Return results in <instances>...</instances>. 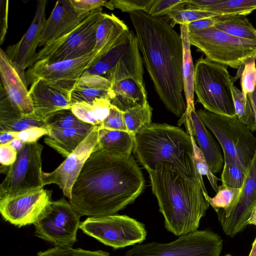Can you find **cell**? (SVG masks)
I'll return each instance as SVG.
<instances>
[{
    "label": "cell",
    "instance_id": "cell-1",
    "mask_svg": "<svg viewBox=\"0 0 256 256\" xmlns=\"http://www.w3.org/2000/svg\"><path fill=\"white\" fill-rule=\"evenodd\" d=\"M144 183L132 156L118 155L96 146L72 186L69 202L80 216L115 214L136 200Z\"/></svg>",
    "mask_w": 256,
    "mask_h": 256
},
{
    "label": "cell",
    "instance_id": "cell-2",
    "mask_svg": "<svg viewBox=\"0 0 256 256\" xmlns=\"http://www.w3.org/2000/svg\"><path fill=\"white\" fill-rule=\"evenodd\" d=\"M140 51L155 90L166 108L177 116L186 113L182 38L163 16L143 11L130 13Z\"/></svg>",
    "mask_w": 256,
    "mask_h": 256
},
{
    "label": "cell",
    "instance_id": "cell-3",
    "mask_svg": "<svg viewBox=\"0 0 256 256\" xmlns=\"http://www.w3.org/2000/svg\"><path fill=\"white\" fill-rule=\"evenodd\" d=\"M147 172L166 229L178 236L197 230L210 206L198 178H188L161 162Z\"/></svg>",
    "mask_w": 256,
    "mask_h": 256
},
{
    "label": "cell",
    "instance_id": "cell-4",
    "mask_svg": "<svg viewBox=\"0 0 256 256\" xmlns=\"http://www.w3.org/2000/svg\"><path fill=\"white\" fill-rule=\"evenodd\" d=\"M133 152L147 171L161 162L188 178L198 177L192 160L191 137L178 126L151 124L135 136Z\"/></svg>",
    "mask_w": 256,
    "mask_h": 256
},
{
    "label": "cell",
    "instance_id": "cell-5",
    "mask_svg": "<svg viewBox=\"0 0 256 256\" xmlns=\"http://www.w3.org/2000/svg\"><path fill=\"white\" fill-rule=\"evenodd\" d=\"M196 112L216 137L222 148L224 162H232L248 170L256 151V137L236 116L218 114L206 110Z\"/></svg>",
    "mask_w": 256,
    "mask_h": 256
},
{
    "label": "cell",
    "instance_id": "cell-6",
    "mask_svg": "<svg viewBox=\"0 0 256 256\" xmlns=\"http://www.w3.org/2000/svg\"><path fill=\"white\" fill-rule=\"evenodd\" d=\"M194 92L197 102L212 112L236 116L233 82L226 66L200 58L194 66Z\"/></svg>",
    "mask_w": 256,
    "mask_h": 256
},
{
    "label": "cell",
    "instance_id": "cell-7",
    "mask_svg": "<svg viewBox=\"0 0 256 256\" xmlns=\"http://www.w3.org/2000/svg\"><path fill=\"white\" fill-rule=\"evenodd\" d=\"M105 76L114 96L111 104L122 112L148 102L143 62L136 35L128 51Z\"/></svg>",
    "mask_w": 256,
    "mask_h": 256
},
{
    "label": "cell",
    "instance_id": "cell-8",
    "mask_svg": "<svg viewBox=\"0 0 256 256\" xmlns=\"http://www.w3.org/2000/svg\"><path fill=\"white\" fill-rule=\"evenodd\" d=\"M190 45L210 60L234 68L256 57V41L238 38L214 27L188 33Z\"/></svg>",
    "mask_w": 256,
    "mask_h": 256
},
{
    "label": "cell",
    "instance_id": "cell-9",
    "mask_svg": "<svg viewBox=\"0 0 256 256\" xmlns=\"http://www.w3.org/2000/svg\"><path fill=\"white\" fill-rule=\"evenodd\" d=\"M102 8L90 12L73 30L44 46L35 57L34 63H48L82 57L95 50L96 32L102 18Z\"/></svg>",
    "mask_w": 256,
    "mask_h": 256
},
{
    "label": "cell",
    "instance_id": "cell-10",
    "mask_svg": "<svg viewBox=\"0 0 256 256\" xmlns=\"http://www.w3.org/2000/svg\"><path fill=\"white\" fill-rule=\"evenodd\" d=\"M222 240L208 230H196L168 243L135 244L123 256H220Z\"/></svg>",
    "mask_w": 256,
    "mask_h": 256
},
{
    "label": "cell",
    "instance_id": "cell-11",
    "mask_svg": "<svg viewBox=\"0 0 256 256\" xmlns=\"http://www.w3.org/2000/svg\"><path fill=\"white\" fill-rule=\"evenodd\" d=\"M86 234L115 249L140 244L146 236L144 224L127 216H90L80 222Z\"/></svg>",
    "mask_w": 256,
    "mask_h": 256
},
{
    "label": "cell",
    "instance_id": "cell-12",
    "mask_svg": "<svg viewBox=\"0 0 256 256\" xmlns=\"http://www.w3.org/2000/svg\"><path fill=\"white\" fill-rule=\"evenodd\" d=\"M81 216L65 198L52 201L34 224L36 236L55 246L72 247Z\"/></svg>",
    "mask_w": 256,
    "mask_h": 256
},
{
    "label": "cell",
    "instance_id": "cell-13",
    "mask_svg": "<svg viewBox=\"0 0 256 256\" xmlns=\"http://www.w3.org/2000/svg\"><path fill=\"white\" fill-rule=\"evenodd\" d=\"M43 148L38 142L24 144L0 184V198L44 188L42 169Z\"/></svg>",
    "mask_w": 256,
    "mask_h": 256
},
{
    "label": "cell",
    "instance_id": "cell-14",
    "mask_svg": "<svg viewBox=\"0 0 256 256\" xmlns=\"http://www.w3.org/2000/svg\"><path fill=\"white\" fill-rule=\"evenodd\" d=\"M98 52L78 58L48 63L44 60L36 61L27 72L32 82L42 79L70 92L83 73L97 60Z\"/></svg>",
    "mask_w": 256,
    "mask_h": 256
},
{
    "label": "cell",
    "instance_id": "cell-15",
    "mask_svg": "<svg viewBox=\"0 0 256 256\" xmlns=\"http://www.w3.org/2000/svg\"><path fill=\"white\" fill-rule=\"evenodd\" d=\"M52 192L40 188L1 198L2 216L18 227L34 224L52 202Z\"/></svg>",
    "mask_w": 256,
    "mask_h": 256
},
{
    "label": "cell",
    "instance_id": "cell-16",
    "mask_svg": "<svg viewBox=\"0 0 256 256\" xmlns=\"http://www.w3.org/2000/svg\"><path fill=\"white\" fill-rule=\"evenodd\" d=\"M100 128L95 126L76 148L54 170L42 172L43 186L57 184L69 200L72 186L86 160L98 141Z\"/></svg>",
    "mask_w": 256,
    "mask_h": 256
},
{
    "label": "cell",
    "instance_id": "cell-17",
    "mask_svg": "<svg viewBox=\"0 0 256 256\" xmlns=\"http://www.w3.org/2000/svg\"><path fill=\"white\" fill-rule=\"evenodd\" d=\"M0 87L10 106L12 119L34 114L25 74L17 69L2 48L0 50Z\"/></svg>",
    "mask_w": 256,
    "mask_h": 256
},
{
    "label": "cell",
    "instance_id": "cell-18",
    "mask_svg": "<svg viewBox=\"0 0 256 256\" xmlns=\"http://www.w3.org/2000/svg\"><path fill=\"white\" fill-rule=\"evenodd\" d=\"M47 0L37 2L36 12L28 28L21 39L16 44L7 47L5 51L17 69L24 74V70L34 64L37 52L36 49L40 44V37L46 19V6Z\"/></svg>",
    "mask_w": 256,
    "mask_h": 256
},
{
    "label": "cell",
    "instance_id": "cell-19",
    "mask_svg": "<svg viewBox=\"0 0 256 256\" xmlns=\"http://www.w3.org/2000/svg\"><path fill=\"white\" fill-rule=\"evenodd\" d=\"M256 206V151L241 189L239 201L226 217L218 219L225 234L234 237L248 225L251 214Z\"/></svg>",
    "mask_w": 256,
    "mask_h": 256
},
{
    "label": "cell",
    "instance_id": "cell-20",
    "mask_svg": "<svg viewBox=\"0 0 256 256\" xmlns=\"http://www.w3.org/2000/svg\"><path fill=\"white\" fill-rule=\"evenodd\" d=\"M28 94L34 115L43 121L55 112L70 109L72 106L70 92L42 79L32 82Z\"/></svg>",
    "mask_w": 256,
    "mask_h": 256
},
{
    "label": "cell",
    "instance_id": "cell-21",
    "mask_svg": "<svg viewBox=\"0 0 256 256\" xmlns=\"http://www.w3.org/2000/svg\"><path fill=\"white\" fill-rule=\"evenodd\" d=\"M80 16L70 0L56 1L42 31L40 46H44L62 36L76 27L88 14Z\"/></svg>",
    "mask_w": 256,
    "mask_h": 256
},
{
    "label": "cell",
    "instance_id": "cell-22",
    "mask_svg": "<svg viewBox=\"0 0 256 256\" xmlns=\"http://www.w3.org/2000/svg\"><path fill=\"white\" fill-rule=\"evenodd\" d=\"M187 116L192 125L193 135L206 160L210 170L214 174L220 172L223 167L224 158L218 143L206 129L196 110H190L184 116L180 118L178 122V126L184 122Z\"/></svg>",
    "mask_w": 256,
    "mask_h": 256
},
{
    "label": "cell",
    "instance_id": "cell-23",
    "mask_svg": "<svg viewBox=\"0 0 256 256\" xmlns=\"http://www.w3.org/2000/svg\"><path fill=\"white\" fill-rule=\"evenodd\" d=\"M114 97L110 80L104 76L92 74H82L70 94L72 105L96 98H106L111 102Z\"/></svg>",
    "mask_w": 256,
    "mask_h": 256
},
{
    "label": "cell",
    "instance_id": "cell-24",
    "mask_svg": "<svg viewBox=\"0 0 256 256\" xmlns=\"http://www.w3.org/2000/svg\"><path fill=\"white\" fill-rule=\"evenodd\" d=\"M130 32L126 24L113 14L104 13L96 32L97 60L120 43Z\"/></svg>",
    "mask_w": 256,
    "mask_h": 256
},
{
    "label": "cell",
    "instance_id": "cell-25",
    "mask_svg": "<svg viewBox=\"0 0 256 256\" xmlns=\"http://www.w3.org/2000/svg\"><path fill=\"white\" fill-rule=\"evenodd\" d=\"M86 126L64 130L50 129L44 142L64 158L72 153L95 127Z\"/></svg>",
    "mask_w": 256,
    "mask_h": 256
},
{
    "label": "cell",
    "instance_id": "cell-26",
    "mask_svg": "<svg viewBox=\"0 0 256 256\" xmlns=\"http://www.w3.org/2000/svg\"><path fill=\"white\" fill-rule=\"evenodd\" d=\"M186 6L219 15L246 16L256 9V0H188Z\"/></svg>",
    "mask_w": 256,
    "mask_h": 256
},
{
    "label": "cell",
    "instance_id": "cell-27",
    "mask_svg": "<svg viewBox=\"0 0 256 256\" xmlns=\"http://www.w3.org/2000/svg\"><path fill=\"white\" fill-rule=\"evenodd\" d=\"M135 136L124 130L99 128L97 146L114 154L130 156L134 146Z\"/></svg>",
    "mask_w": 256,
    "mask_h": 256
},
{
    "label": "cell",
    "instance_id": "cell-28",
    "mask_svg": "<svg viewBox=\"0 0 256 256\" xmlns=\"http://www.w3.org/2000/svg\"><path fill=\"white\" fill-rule=\"evenodd\" d=\"M180 36L183 44L182 75L184 91L186 100V110L184 116L190 110H196L194 104V66L190 44L188 38V24L180 25Z\"/></svg>",
    "mask_w": 256,
    "mask_h": 256
},
{
    "label": "cell",
    "instance_id": "cell-29",
    "mask_svg": "<svg viewBox=\"0 0 256 256\" xmlns=\"http://www.w3.org/2000/svg\"><path fill=\"white\" fill-rule=\"evenodd\" d=\"M112 105L106 98H96L90 102H82L72 105V112L84 122L100 128L108 116Z\"/></svg>",
    "mask_w": 256,
    "mask_h": 256
},
{
    "label": "cell",
    "instance_id": "cell-30",
    "mask_svg": "<svg viewBox=\"0 0 256 256\" xmlns=\"http://www.w3.org/2000/svg\"><path fill=\"white\" fill-rule=\"evenodd\" d=\"M214 27L235 37L256 41V28L244 15H220Z\"/></svg>",
    "mask_w": 256,
    "mask_h": 256
},
{
    "label": "cell",
    "instance_id": "cell-31",
    "mask_svg": "<svg viewBox=\"0 0 256 256\" xmlns=\"http://www.w3.org/2000/svg\"><path fill=\"white\" fill-rule=\"evenodd\" d=\"M135 34L130 32L120 43L96 61L82 74L102 76L111 70L130 48Z\"/></svg>",
    "mask_w": 256,
    "mask_h": 256
},
{
    "label": "cell",
    "instance_id": "cell-32",
    "mask_svg": "<svg viewBox=\"0 0 256 256\" xmlns=\"http://www.w3.org/2000/svg\"><path fill=\"white\" fill-rule=\"evenodd\" d=\"M241 189L218 186V190L214 197H210L208 193L202 192L206 201L210 205L218 216V219L227 216L238 203Z\"/></svg>",
    "mask_w": 256,
    "mask_h": 256
},
{
    "label": "cell",
    "instance_id": "cell-33",
    "mask_svg": "<svg viewBox=\"0 0 256 256\" xmlns=\"http://www.w3.org/2000/svg\"><path fill=\"white\" fill-rule=\"evenodd\" d=\"M186 128L188 133L190 135L193 146L192 160L198 178L200 180L202 192L208 193L204 180L202 176H206L212 187L217 193L218 190V181L220 179L218 178L210 170L206 160L198 146L192 132V125L188 116L184 122Z\"/></svg>",
    "mask_w": 256,
    "mask_h": 256
},
{
    "label": "cell",
    "instance_id": "cell-34",
    "mask_svg": "<svg viewBox=\"0 0 256 256\" xmlns=\"http://www.w3.org/2000/svg\"><path fill=\"white\" fill-rule=\"evenodd\" d=\"M152 108L148 102L123 112L127 131L136 136L152 123Z\"/></svg>",
    "mask_w": 256,
    "mask_h": 256
},
{
    "label": "cell",
    "instance_id": "cell-35",
    "mask_svg": "<svg viewBox=\"0 0 256 256\" xmlns=\"http://www.w3.org/2000/svg\"><path fill=\"white\" fill-rule=\"evenodd\" d=\"M185 5L186 4H182L178 6L167 14L168 18L172 20L171 25L172 27L176 24H189L201 19L220 16L209 11L184 7Z\"/></svg>",
    "mask_w": 256,
    "mask_h": 256
},
{
    "label": "cell",
    "instance_id": "cell-36",
    "mask_svg": "<svg viewBox=\"0 0 256 256\" xmlns=\"http://www.w3.org/2000/svg\"><path fill=\"white\" fill-rule=\"evenodd\" d=\"M35 127L50 128L45 121L39 120L34 114L14 119L0 120V132H18Z\"/></svg>",
    "mask_w": 256,
    "mask_h": 256
},
{
    "label": "cell",
    "instance_id": "cell-37",
    "mask_svg": "<svg viewBox=\"0 0 256 256\" xmlns=\"http://www.w3.org/2000/svg\"><path fill=\"white\" fill-rule=\"evenodd\" d=\"M50 129L64 130L72 128L86 126V123L80 120L72 111L71 109H66L58 111L46 121Z\"/></svg>",
    "mask_w": 256,
    "mask_h": 256
},
{
    "label": "cell",
    "instance_id": "cell-38",
    "mask_svg": "<svg viewBox=\"0 0 256 256\" xmlns=\"http://www.w3.org/2000/svg\"><path fill=\"white\" fill-rule=\"evenodd\" d=\"M247 174L248 172L241 166L232 162H224L220 179L222 185L242 189Z\"/></svg>",
    "mask_w": 256,
    "mask_h": 256
},
{
    "label": "cell",
    "instance_id": "cell-39",
    "mask_svg": "<svg viewBox=\"0 0 256 256\" xmlns=\"http://www.w3.org/2000/svg\"><path fill=\"white\" fill-rule=\"evenodd\" d=\"M37 256H110V254L101 250L92 251L72 247L54 246L38 252Z\"/></svg>",
    "mask_w": 256,
    "mask_h": 256
},
{
    "label": "cell",
    "instance_id": "cell-40",
    "mask_svg": "<svg viewBox=\"0 0 256 256\" xmlns=\"http://www.w3.org/2000/svg\"><path fill=\"white\" fill-rule=\"evenodd\" d=\"M256 57L248 59L244 64L241 76L242 92L246 98V94L252 92L256 84Z\"/></svg>",
    "mask_w": 256,
    "mask_h": 256
},
{
    "label": "cell",
    "instance_id": "cell-41",
    "mask_svg": "<svg viewBox=\"0 0 256 256\" xmlns=\"http://www.w3.org/2000/svg\"><path fill=\"white\" fill-rule=\"evenodd\" d=\"M78 14L82 16L102 6L113 10L114 8L110 0H70Z\"/></svg>",
    "mask_w": 256,
    "mask_h": 256
},
{
    "label": "cell",
    "instance_id": "cell-42",
    "mask_svg": "<svg viewBox=\"0 0 256 256\" xmlns=\"http://www.w3.org/2000/svg\"><path fill=\"white\" fill-rule=\"evenodd\" d=\"M154 0H111L114 8L122 12L143 11L148 12Z\"/></svg>",
    "mask_w": 256,
    "mask_h": 256
},
{
    "label": "cell",
    "instance_id": "cell-43",
    "mask_svg": "<svg viewBox=\"0 0 256 256\" xmlns=\"http://www.w3.org/2000/svg\"><path fill=\"white\" fill-rule=\"evenodd\" d=\"M100 128L127 131L123 112L112 104L109 114L102 122Z\"/></svg>",
    "mask_w": 256,
    "mask_h": 256
},
{
    "label": "cell",
    "instance_id": "cell-44",
    "mask_svg": "<svg viewBox=\"0 0 256 256\" xmlns=\"http://www.w3.org/2000/svg\"><path fill=\"white\" fill-rule=\"evenodd\" d=\"M188 0H154L148 13L154 16L167 15L172 10L181 4H186Z\"/></svg>",
    "mask_w": 256,
    "mask_h": 256
},
{
    "label": "cell",
    "instance_id": "cell-45",
    "mask_svg": "<svg viewBox=\"0 0 256 256\" xmlns=\"http://www.w3.org/2000/svg\"><path fill=\"white\" fill-rule=\"evenodd\" d=\"M244 124L252 132L256 131V84L254 90L246 96V114Z\"/></svg>",
    "mask_w": 256,
    "mask_h": 256
},
{
    "label": "cell",
    "instance_id": "cell-46",
    "mask_svg": "<svg viewBox=\"0 0 256 256\" xmlns=\"http://www.w3.org/2000/svg\"><path fill=\"white\" fill-rule=\"evenodd\" d=\"M18 152L10 143L0 144V163L1 172H6L8 168L16 160Z\"/></svg>",
    "mask_w": 256,
    "mask_h": 256
},
{
    "label": "cell",
    "instance_id": "cell-47",
    "mask_svg": "<svg viewBox=\"0 0 256 256\" xmlns=\"http://www.w3.org/2000/svg\"><path fill=\"white\" fill-rule=\"evenodd\" d=\"M50 129L44 128H32L17 133L16 138L24 144L34 143L44 136H48Z\"/></svg>",
    "mask_w": 256,
    "mask_h": 256
},
{
    "label": "cell",
    "instance_id": "cell-48",
    "mask_svg": "<svg viewBox=\"0 0 256 256\" xmlns=\"http://www.w3.org/2000/svg\"><path fill=\"white\" fill-rule=\"evenodd\" d=\"M232 94L236 116L243 124L246 114V98L242 90L233 86Z\"/></svg>",
    "mask_w": 256,
    "mask_h": 256
},
{
    "label": "cell",
    "instance_id": "cell-49",
    "mask_svg": "<svg viewBox=\"0 0 256 256\" xmlns=\"http://www.w3.org/2000/svg\"><path fill=\"white\" fill-rule=\"evenodd\" d=\"M8 0H0V44H2L8 28Z\"/></svg>",
    "mask_w": 256,
    "mask_h": 256
},
{
    "label": "cell",
    "instance_id": "cell-50",
    "mask_svg": "<svg viewBox=\"0 0 256 256\" xmlns=\"http://www.w3.org/2000/svg\"><path fill=\"white\" fill-rule=\"evenodd\" d=\"M215 17L201 19L188 24V33L214 27L216 24Z\"/></svg>",
    "mask_w": 256,
    "mask_h": 256
},
{
    "label": "cell",
    "instance_id": "cell-51",
    "mask_svg": "<svg viewBox=\"0 0 256 256\" xmlns=\"http://www.w3.org/2000/svg\"><path fill=\"white\" fill-rule=\"evenodd\" d=\"M17 133L10 131L0 132V144L10 143L16 138Z\"/></svg>",
    "mask_w": 256,
    "mask_h": 256
},
{
    "label": "cell",
    "instance_id": "cell-52",
    "mask_svg": "<svg viewBox=\"0 0 256 256\" xmlns=\"http://www.w3.org/2000/svg\"><path fill=\"white\" fill-rule=\"evenodd\" d=\"M11 146L18 152H20L23 148L24 144L20 140L16 138L10 142Z\"/></svg>",
    "mask_w": 256,
    "mask_h": 256
},
{
    "label": "cell",
    "instance_id": "cell-53",
    "mask_svg": "<svg viewBox=\"0 0 256 256\" xmlns=\"http://www.w3.org/2000/svg\"><path fill=\"white\" fill-rule=\"evenodd\" d=\"M248 224L256 226V206L254 209L248 222Z\"/></svg>",
    "mask_w": 256,
    "mask_h": 256
},
{
    "label": "cell",
    "instance_id": "cell-54",
    "mask_svg": "<svg viewBox=\"0 0 256 256\" xmlns=\"http://www.w3.org/2000/svg\"><path fill=\"white\" fill-rule=\"evenodd\" d=\"M248 256H256V238L252 244V249Z\"/></svg>",
    "mask_w": 256,
    "mask_h": 256
},
{
    "label": "cell",
    "instance_id": "cell-55",
    "mask_svg": "<svg viewBox=\"0 0 256 256\" xmlns=\"http://www.w3.org/2000/svg\"><path fill=\"white\" fill-rule=\"evenodd\" d=\"M224 256H232V255L230 254H226Z\"/></svg>",
    "mask_w": 256,
    "mask_h": 256
}]
</instances>
